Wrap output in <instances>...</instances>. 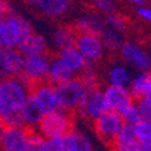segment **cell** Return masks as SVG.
<instances>
[{
    "instance_id": "37",
    "label": "cell",
    "mask_w": 151,
    "mask_h": 151,
    "mask_svg": "<svg viewBox=\"0 0 151 151\" xmlns=\"http://www.w3.org/2000/svg\"><path fill=\"white\" fill-rule=\"evenodd\" d=\"M131 3L134 4H138V6H145V3L147 1V0H129Z\"/></svg>"
},
{
    "instance_id": "2",
    "label": "cell",
    "mask_w": 151,
    "mask_h": 151,
    "mask_svg": "<svg viewBox=\"0 0 151 151\" xmlns=\"http://www.w3.org/2000/svg\"><path fill=\"white\" fill-rule=\"evenodd\" d=\"M30 34H32V26L23 16L12 12L0 20L1 49H18L20 42Z\"/></svg>"
},
{
    "instance_id": "3",
    "label": "cell",
    "mask_w": 151,
    "mask_h": 151,
    "mask_svg": "<svg viewBox=\"0 0 151 151\" xmlns=\"http://www.w3.org/2000/svg\"><path fill=\"white\" fill-rule=\"evenodd\" d=\"M54 89H55L60 109L62 111H72L80 108L88 94L86 88L78 78H73L68 82L55 85Z\"/></svg>"
},
{
    "instance_id": "35",
    "label": "cell",
    "mask_w": 151,
    "mask_h": 151,
    "mask_svg": "<svg viewBox=\"0 0 151 151\" xmlns=\"http://www.w3.org/2000/svg\"><path fill=\"white\" fill-rule=\"evenodd\" d=\"M8 14H12L9 4L7 3L6 0H0V20L6 18Z\"/></svg>"
},
{
    "instance_id": "36",
    "label": "cell",
    "mask_w": 151,
    "mask_h": 151,
    "mask_svg": "<svg viewBox=\"0 0 151 151\" xmlns=\"http://www.w3.org/2000/svg\"><path fill=\"white\" fill-rule=\"evenodd\" d=\"M139 151H151V142L139 143Z\"/></svg>"
},
{
    "instance_id": "33",
    "label": "cell",
    "mask_w": 151,
    "mask_h": 151,
    "mask_svg": "<svg viewBox=\"0 0 151 151\" xmlns=\"http://www.w3.org/2000/svg\"><path fill=\"white\" fill-rule=\"evenodd\" d=\"M112 151H139V142L126 145H112Z\"/></svg>"
},
{
    "instance_id": "40",
    "label": "cell",
    "mask_w": 151,
    "mask_h": 151,
    "mask_svg": "<svg viewBox=\"0 0 151 151\" xmlns=\"http://www.w3.org/2000/svg\"><path fill=\"white\" fill-rule=\"evenodd\" d=\"M1 50H3V49H1V47H0V53H1Z\"/></svg>"
},
{
    "instance_id": "32",
    "label": "cell",
    "mask_w": 151,
    "mask_h": 151,
    "mask_svg": "<svg viewBox=\"0 0 151 151\" xmlns=\"http://www.w3.org/2000/svg\"><path fill=\"white\" fill-rule=\"evenodd\" d=\"M47 145H49V151H66L65 150V142L62 138H53L47 139Z\"/></svg>"
},
{
    "instance_id": "25",
    "label": "cell",
    "mask_w": 151,
    "mask_h": 151,
    "mask_svg": "<svg viewBox=\"0 0 151 151\" xmlns=\"http://www.w3.org/2000/svg\"><path fill=\"white\" fill-rule=\"evenodd\" d=\"M100 38L104 43V47H108V49H112V50L120 49L123 45L120 32H116V31H113V30L107 28V27H105V30L103 31V34L100 35Z\"/></svg>"
},
{
    "instance_id": "1",
    "label": "cell",
    "mask_w": 151,
    "mask_h": 151,
    "mask_svg": "<svg viewBox=\"0 0 151 151\" xmlns=\"http://www.w3.org/2000/svg\"><path fill=\"white\" fill-rule=\"evenodd\" d=\"M28 96L27 82L22 77L0 80V117L4 127H24L20 112Z\"/></svg>"
},
{
    "instance_id": "15",
    "label": "cell",
    "mask_w": 151,
    "mask_h": 151,
    "mask_svg": "<svg viewBox=\"0 0 151 151\" xmlns=\"http://www.w3.org/2000/svg\"><path fill=\"white\" fill-rule=\"evenodd\" d=\"M76 28L80 31V34H91L100 37L105 30L104 20H101L99 16L93 14H86L76 19Z\"/></svg>"
},
{
    "instance_id": "7",
    "label": "cell",
    "mask_w": 151,
    "mask_h": 151,
    "mask_svg": "<svg viewBox=\"0 0 151 151\" xmlns=\"http://www.w3.org/2000/svg\"><path fill=\"white\" fill-rule=\"evenodd\" d=\"M0 147L3 151H27L28 129L24 127H4L0 135Z\"/></svg>"
},
{
    "instance_id": "14",
    "label": "cell",
    "mask_w": 151,
    "mask_h": 151,
    "mask_svg": "<svg viewBox=\"0 0 151 151\" xmlns=\"http://www.w3.org/2000/svg\"><path fill=\"white\" fill-rule=\"evenodd\" d=\"M46 49H47L46 38L39 34H35V32L27 35V37L20 42V45L18 46V50L20 51V54H22L23 57L45 54Z\"/></svg>"
},
{
    "instance_id": "39",
    "label": "cell",
    "mask_w": 151,
    "mask_h": 151,
    "mask_svg": "<svg viewBox=\"0 0 151 151\" xmlns=\"http://www.w3.org/2000/svg\"><path fill=\"white\" fill-rule=\"evenodd\" d=\"M3 129H4V123H3V120H1V117H0V134H1Z\"/></svg>"
},
{
    "instance_id": "24",
    "label": "cell",
    "mask_w": 151,
    "mask_h": 151,
    "mask_svg": "<svg viewBox=\"0 0 151 151\" xmlns=\"http://www.w3.org/2000/svg\"><path fill=\"white\" fill-rule=\"evenodd\" d=\"M117 113L122 116L123 122L126 123V124H129V126H135L136 123L142 120L139 109L134 101H131V103H128L127 105H124L122 109L117 111Z\"/></svg>"
},
{
    "instance_id": "18",
    "label": "cell",
    "mask_w": 151,
    "mask_h": 151,
    "mask_svg": "<svg viewBox=\"0 0 151 151\" xmlns=\"http://www.w3.org/2000/svg\"><path fill=\"white\" fill-rule=\"evenodd\" d=\"M47 78H49L50 82H53V84L60 85V84H63V82L70 81L74 77H73V73L66 68V65L60 58H54V60H50Z\"/></svg>"
},
{
    "instance_id": "29",
    "label": "cell",
    "mask_w": 151,
    "mask_h": 151,
    "mask_svg": "<svg viewBox=\"0 0 151 151\" xmlns=\"http://www.w3.org/2000/svg\"><path fill=\"white\" fill-rule=\"evenodd\" d=\"M104 24H105V27L111 28V30H113V31H116V32H123L127 27L126 20H124L122 16L117 15V14H112V15L105 16Z\"/></svg>"
},
{
    "instance_id": "38",
    "label": "cell",
    "mask_w": 151,
    "mask_h": 151,
    "mask_svg": "<svg viewBox=\"0 0 151 151\" xmlns=\"http://www.w3.org/2000/svg\"><path fill=\"white\" fill-rule=\"evenodd\" d=\"M26 1H27V3H30V4H35V6L39 3V0H26Z\"/></svg>"
},
{
    "instance_id": "20",
    "label": "cell",
    "mask_w": 151,
    "mask_h": 151,
    "mask_svg": "<svg viewBox=\"0 0 151 151\" xmlns=\"http://www.w3.org/2000/svg\"><path fill=\"white\" fill-rule=\"evenodd\" d=\"M66 151H93L92 143L86 136L80 131H72L63 136Z\"/></svg>"
},
{
    "instance_id": "23",
    "label": "cell",
    "mask_w": 151,
    "mask_h": 151,
    "mask_svg": "<svg viewBox=\"0 0 151 151\" xmlns=\"http://www.w3.org/2000/svg\"><path fill=\"white\" fill-rule=\"evenodd\" d=\"M20 113H22L23 123H24V126H27V127H32V126L39 124V122H41L42 117H43V113L39 111V108L35 105V103L31 100L30 96H28L26 104L23 105Z\"/></svg>"
},
{
    "instance_id": "16",
    "label": "cell",
    "mask_w": 151,
    "mask_h": 151,
    "mask_svg": "<svg viewBox=\"0 0 151 151\" xmlns=\"http://www.w3.org/2000/svg\"><path fill=\"white\" fill-rule=\"evenodd\" d=\"M132 97H151V73L140 72L136 77H134L128 88Z\"/></svg>"
},
{
    "instance_id": "11",
    "label": "cell",
    "mask_w": 151,
    "mask_h": 151,
    "mask_svg": "<svg viewBox=\"0 0 151 151\" xmlns=\"http://www.w3.org/2000/svg\"><path fill=\"white\" fill-rule=\"evenodd\" d=\"M22 65L23 55L18 49H3L0 53V80L19 76Z\"/></svg>"
},
{
    "instance_id": "17",
    "label": "cell",
    "mask_w": 151,
    "mask_h": 151,
    "mask_svg": "<svg viewBox=\"0 0 151 151\" xmlns=\"http://www.w3.org/2000/svg\"><path fill=\"white\" fill-rule=\"evenodd\" d=\"M58 58L65 63L66 68L73 74L74 73H81L85 68V63H86L85 58L76 47H69V49H65V50H61Z\"/></svg>"
},
{
    "instance_id": "4",
    "label": "cell",
    "mask_w": 151,
    "mask_h": 151,
    "mask_svg": "<svg viewBox=\"0 0 151 151\" xmlns=\"http://www.w3.org/2000/svg\"><path fill=\"white\" fill-rule=\"evenodd\" d=\"M39 132L45 139L62 138L72 131V119L66 113V111L58 109L55 112L47 113L42 117L38 124Z\"/></svg>"
},
{
    "instance_id": "42",
    "label": "cell",
    "mask_w": 151,
    "mask_h": 151,
    "mask_svg": "<svg viewBox=\"0 0 151 151\" xmlns=\"http://www.w3.org/2000/svg\"><path fill=\"white\" fill-rule=\"evenodd\" d=\"M0 135H1V134H0Z\"/></svg>"
},
{
    "instance_id": "12",
    "label": "cell",
    "mask_w": 151,
    "mask_h": 151,
    "mask_svg": "<svg viewBox=\"0 0 151 151\" xmlns=\"http://www.w3.org/2000/svg\"><path fill=\"white\" fill-rule=\"evenodd\" d=\"M120 53L127 62L131 63L134 68L139 69L140 72H148L151 69L150 55L135 43H131V42L123 43L120 47Z\"/></svg>"
},
{
    "instance_id": "13",
    "label": "cell",
    "mask_w": 151,
    "mask_h": 151,
    "mask_svg": "<svg viewBox=\"0 0 151 151\" xmlns=\"http://www.w3.org/2000/svg\"><path fill=\"white\" fill-rule=\"evenodd\" d=\"M103 92H104V96H105V100H107L109 111L117 112L124 105H127L128 103L132 101V96L127 88H117V86L108 85Z\"/></svg>"
},
{
    "instance_id": "6",
    "label": "cell",
    "mask_w": 151,
    "mask_h": 151,
    "mask_svg": "<svg viewBox=\"0 0 151 151\" xmlns=\"http://www.w3.org/2000/svg\"><path fill=\"white\" fill-rule=\"evenodd\" d=\"M50 65V58L46 54H38V55H26L23 57L22 65V78L26 82L39 81L47 77Z\"/></svg>"
},
{
    "instance_id": "27",
    "label": "cell",
    "mask_w": 151,
    "mask_h": 151,
    "mask_svg": "<svg viewBox=\"0 0 151 151\" xmlns=\"http://www.w3.org/2000/svg\"><path fill=\"white\" fill-rule=\"evenodd\" d=\"M27 151H49L47 139H45L41 134L28 131V150Z\"/></svg>"
},
{
    "instance_id": "28",
    "label": "cell",
    "mask_w": 151,
    "mask_h": 151,
    "mask_svg": "<svg viewBox=\"0 0 151 151\" xmlns=\"http://www.w3.org/2000/svg\"><path fill=\"white\" fill-rule=\"evenodd\" d=\"M132 142H138L135 132H134V127L129 126V124H124L112 145H126V143H132Z\"/></svg>"
},
{
    "instance_id": "8",
    "label": "cell",
    "mask_w": 151,
    "mask_h": 151,
    "mask_svg": "<svg viewBox=\"0 0 151 151\" xmlns=\"http://www.w3.org/2000/svg\"><path fill=\"white\" fill-rule=\"evenodd\" d=\"M74 47L81 53L86 62H96L104 54V43L97 35L80 34L77 35Z\"/></svg>"
},
{
    "instance_id": "19",
    "label": "cell",
    "mask_w": 151,
    "mask_h": 151,
    "mask_svg": "<svg viewBox=\"0 0 151 151\" xmlns=\"http://www.w3.org/2000/svg\"><path fill=\"white\" fill-rule=\"evenodd\" d=\"M37 7L47 18H60L69 9L70 0H39Z\"/></svg>"
},
{
    "instance_id": "9",
    "label": "cell",
    "mask_w": 151,
    "mask_h": 151,
    "mask_svg": "<svg viewBox=\"0 0 151 151\" xmlns=\"http://www.w3.org/2000/svg\"><path fill=\"white\" fill-rule=\"evenodd\" d=\"M30 97L35 103V105L39 108V111L43 113V116L47 113L55 112V111L60 109L55 89L49 84H41L35 86L30 93Z\"/></svg>"
},
{
    "instance_id": "31",
    "label": "cell",
    "mask_w": 151,
    "mask_h": 151,
    "mask_svg": "<svg viewBox=\"0 0 151 151\" xmlns=\"http://www.w3.org/2000/svg\"><path fill=\"white\" fill-rule=\"evenodd\" d=\"M136 107L139 109L140 117L143 120H150L151 122V97H142L138 100Z\"/></svg>"
},
{
    "instance_id": "10",
    "label": "cell",
    "mask_w": 151,
    "mask_h": 151,
    "mask_svg": "<svg viewBox=\"0 0 151 151\" xmlns=\"http://www.w3.org/2000/svg\"><path fill=\"white\" fill-rule=\"evenodd\" d=\"M78 109L84 116L96 120L100 116H103L104 113H107L109 108H108L104 92L100 89H94V91L88 92L84 103L81 104V107Z\"/></svg>"
},
{
    "instance_id": "22",
    "label": "cell",
    "mask_w": 151,
    "mask_h": 151,
    "mask_svg": "<svg viewBox=\"0 0 151 151\" xmlns=\"http://www.w3.org/2000/svg\"><path fill=\"white\" fill-rule=\"evenodd\" d=\"M76 39H77V34L74 32V30L70 27H58L53 34V41L58 49L65 50L69 47H74Z\"/></svg>"
},
{
    "instance_id": "21",
    "label": "cell",
    "mask_w": 151,
    "mask_h": 151,
    "mask_svg": "<svg viewBox=\"0 0 151 151\" xmlns=\"http://www.w3.org/2000/svg\"><path fill=\"white\" fill-rule=\"evenodd\" d=\"M132 81L131 73L123 65H115L111 68L108 72V82L111 86H117V88H129V84Z\"/></svg>"
},
{
    "instance_id": "34",
    "label": "cell",
    "mask_w": 151,
    "mask_h": 151,
    "mask_svg": "<svg viewBox=\"0 0 151 151\" xmlns=\"http://www.w3.org/2000/svg\"><path fill=\"white\" fill-rule=\"evenodd\" d=\"M138 15L140 16L143 20H146L147 23H151V7L147 6H139L136 9Z\"/></svg>"
},
{
    "instance_id": "30",
    "label": "cell",
    "mask_w": 151,
    "mask_h": 151,
    "mask_svg": "<svg viewBox=\"0 0 151 151\" xmlns=\"http://www.w3.org/2000/svg\"><path fill=\"white\" fill-rule=\"evenodd\" d=\"M92 4L96 9H99L104 15L116 14V3L113 0H92Z\"/></svg>"
},
{
    "instance_id": "41",
    "label": "cell",
    "mask_w": 151,
    "mask_h": 151,
    "mask_svg": "<svg viewBox=\"0 0 151 151\" xmlns=\"http://www.w3.org/2000/svg\"><path fill=\"white\" fill-rule=\"evenodd\" d=\"M150 4H151V0H150Z\"/></svg>"
},
{
    "instance_id": "5",
    "label": "cell",
    "mask_w": 151,
    "mask_h": 151,
    "mask_svg": "<svg viewBox=\"0 0 151 151\" xmlns=\"http://www.w3.org/2000/svg\"><path fill=\"white\" fill-rule=\"evenodd\" d=\"M124 124L126 123L123 122L119 113L115 111H108L103 116L94 120V129H96V134L100 136V139L112 145Z\"/></svg>"
},
{
    "instance_id": "26",
    "label": "cell",
    "mask_w": 151,
    "mask_h": 151,
    "mask_svg": "<svg viewBox=\"0 0 151 151\" xmlns=\"http://www.w3.org/2000/svg\"><path fill=\"white\" fill-rule=\"evenodd\" d=\"M134 127V132H135L136 140L139 143L143 142H151V122L150 120H143L138 122Z\"/></svg>"
}]
</instances>
